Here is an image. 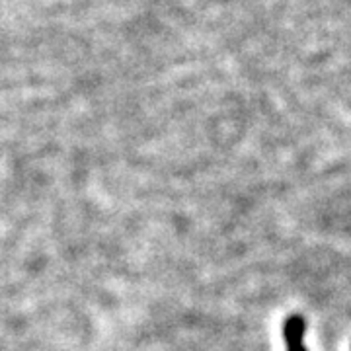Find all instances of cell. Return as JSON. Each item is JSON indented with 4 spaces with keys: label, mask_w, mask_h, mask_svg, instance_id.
I'll return each instance as SVG.
<instances>
[{
    "label": "cell",
    "mask_w": 351,
    "mask_h": 351,
    "mask_svg": "<svg viewBox=\"0 0 351 351\" xmlns=\"http://www.w3.org/2000/svg\"><path fill=\"white\" fill-rule=\"evenodd\" d=\"M304 332H306V322L299 314H293L285 320L283 326V338L287 351H306L304 348Z\"/></svg>",
    "instance_id": "cell-1"
}]
</instances>
